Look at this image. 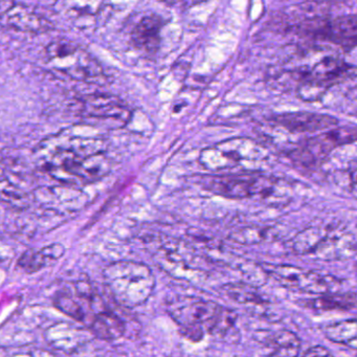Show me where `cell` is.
Segmentation results:
<instances>
[{"label":"cell","instance_id":"1","mask_svg":"<svg viewBox=\"0 0 357 357\" xmlns=\"http://www.w3.org/2000/svg\"><path fill=\"white\" fill-rule=\"evenodd\" d=\"M106 151L105 139L64 130L40 142L34 154L53 178L68 185H86L109 173L112 164Z\"/></svg>","mask_w":357,"mask_h":357},{"label":"cell","instance_id":"2","mask_svg":"<svg viewBox=\"0 0 357 357\" xmlns=\"http://www.w3.org/2000/svg\"><path fill=\"white\" fill-rule=\"evenodd\" d=\"M169 314L188 340L199 342L206 333L225 336L235 327L237 315L214 301L185 296L169 307Z\"/></svg>","mask_w":357,"mask_h":357},{"label":"cell","instance_id":"3","mask_svg":"<svg viewBox=\"0 0 357 357\" xmlns=\"http://www.w3.org/2000/svg\"><path fill=\"white\" fill-rule=\"evenodd\" d=\"M106 288L112 300L124 308L145 304L153 294L155 277L151 268L137 261H116L103 271Z\"/></svg>","mask_w":357,"mask_h":357},{"label":"cell","instance_id":"4","mask_svg":"<svg viewBox=\"0 0 357 357\" xmlns=\"http://www.w3.org/2000/svg\"><path fill=\"white\" fill-rule=\"evenodd\" d=\"M204 181L210 191L231 199L260 196L265 202L273 204L281 202L282 198L287 197L289 194L288 188L281 183L282 181L256 171L215 175Z\"/></svg>","mask_w":357,"mask_h":357},{"label":"cell","instance_id":"5","mask_svg":"<svg viewBox=\"0 0 357 357\" xmlns=\"http://www.w3.org/2000/svg\"><path fill=\"white\" fill-rule=\"evenodd\" d=\"M267 158V150L258 142L248 137H234L202 150L199 162L206 170L217 173L238 168L254 171Z\"/></svg>","mask_w":357,"mask_h":357},{"label":"cell","instance_id":"6","mask_svg":"<svg viewBox=\"0 0 357 357\" xmlns=\"http://www.w3.org/2000/svg\"><path fill=\"white\" fill-rule=\"evenodd\" d=\"M45 53L51 68L73 80L95 83L105 77L101 64L74 41L68 39L52 41Z\"/></svg>","mask_w":357,"mask_h":357},{"label":"cell","instance_id":"7","mask_svg":"<svg viewBox=\"0 0 357 357\" xmlns=\"http://www.w3.org/2000/svg\"><path fill=\"white\" fill-rule=\"evenodd\" d=\"M357 142V127H333L328 131L307 139L290 152V158L300 166H319L335 148Z\"/></svg>","mask_w":357,"mask_h":357},{"label":"cell","instance_id":"8","mask_svg":"<svg viewBox=\"0 0 357 357\" xmlns=\"http://www.w3.org/2000/svg\"><path fill=\"white\" fill-rule=\"evenodd\" d=\"M269 278H273L280 285L294 291L310 294H324L335 291L340 286V280L334 275L321 271L301 268L292 265L262 264Z\"/></svg>","mask_w":357,"mask_h":357},{"label":"cell","instance_id":"9","mask_svg":"<svg viewBox=\"0 0 357 357\" xmlns=\"http://www.w3.org/2000/svg\"><path fill=\"white\" fill-rule=\"evenodd\" d=\"M301 33L336 45L357 47V15L340 16L334 20L314 18L298 26Z\"/></svg>","mask_w":357,"mask_h":357},{"label":"cell","instance_id":"10","mask_svg":"<svg viewBox=\"0 0 357 357\" xmlns=\"http://www.w3.org/2000/svg\"><path fill=\"white\" fill-rule=\"evenodd\" d=\"M357 255V236L329 225L312 256L326 261L348 260Z\"/></svg>","mask_w":357,"mask_h":357},{"label":"cell","instance_id":"11","mask_svg":"<svg viewBox=\"0 0 357 357\" xmlns=\"http://www.w3.org/2000/svg\"><path fill=\"white\" fill-rule=\"evenodd\" d=\"M273 122L281 128L292 133H314L333 128L338 120L328 114L317 112H286L273 116Z\"/></svg>","mask_w":357,"mask_h":357},{"label":"cell","instance_id":"12","mask_svg":"<svg viewBox=\"0 0 357 357\" xmlns=\"http://www.w3.org/2000/svg\"><path fill=\"white\" fill-rule=\"evenodd\" d=\"M83 114L97 120L127 123L131 112L119 98L112 95H91L83 99Z\"/></svg>","mask_w":357,"mask_h":357},{"label":"cell","instance_id":"13","mask_svg":"<svg viewBox=\"0 0 357 357\" xmlns=\"http://www.w3.org/2000/svg\"><path fill=\"white\" fill-rule=\"evenodd\" d=\"M162 26L164 22L160 16L150 14L142 18L131 32L135 47L146 53H155L160 47Z\"/></svg>","mask_w":357,"mask_h":357},{"label":"cell","instance_id":"14","mask_svg":"<svg viewBox=\"0 0 357 357\" xmlns=\"http://www.w3.org/2000/svg\"><path fill=\"white\" fill-rule=\"evenodd\" d=\"M64 254H66V248L61 243L49 244L39 250L31 248L22 255L18 260L17 266L29 275L38 273L41 269L55 264Z\"/></svg>","mask_w":357,"mask_h":357},{"label":"cell","instance_id":"15","mask_svg":"<svg viewBox=\"0 0 357 357\" xmlns=\"http://www.w3.org/2000/svg\"><path fill=\"white\" fill-rule=\"evenodd\" d=\"M3 14H7L8 24L20 32L41 34L52 30L50 22L24 6H12Z\"/></svg>","mask_w":357,"mask_h":357},{"label":"cell","instance_id":"16","mask_svg":"<svg viewBox=\"0 0 357 357\" xmlns=\"http://www.w3.org/2000/svg\"><path fill=\"white\" fill-rule=\"evenodd\" d=\"M89 332L103 340H114L122 337L125 332V323L112 310L105 311L93 319L89 328Z\"/></svg>","mask_w":357,"mask_h":357},{"label":"cell","instance_id":"17","mask_svg":"<svg viewBox=\"0 0 357 357\" xmlns=\"http://www.w3.org/2000/svg\"><path fill=\"white\" fill-rule=\"evenodd\" d=\"M305 306L319 310L347 311L357 307V292H327L305 302Z\"/></svg>","mask_w":357,"mask_h":357},{"label":"cell","instance_id":"18","mask_svg":"<svg viewBox=\"0 0 357 357\" xmlns=\"http://www.w3.org/2000/svg\"><path fill=\"white\" fill-rule=\"evenodd\" d=\"M329 225H310L296 234L291 241L292 252L298 256H312L323 240Z\"/></svg>","mask_w":357,"mask_h":357},{"label":"cell","instance_id":"19","mask_svg":"<svg viewBox=\"0 0 357 357\" xmlns=\"http://www.w3.org/2000/svg\"><path fill=\"white\" fill-rule=\"evenodd\" d=\"M264 344L271 350L269 354L273 356H296L300 353V338L288 330H281L267 336Z\"/></svg>","mask_w":357,"mask_h":357},{"label":"cell","instance_id":"20","mask_svg":"<svg viewBox=\"0 0 357 357\" xmlns=\"http://www.w3.org/2000/svg\"><path fill=\"white\" fill-rule=\"evenodd\" d=\"M282 236V229L273 225H254L239 229L233 234L234 241L244 245H254L263 242L275 241Z\"/></svg>","mask_w":357,"mask_h":357},{"label":"cell","instance_id":"21","mask_svg":"<svg viewBox=\"0 0 357 357\" xmlns=\"http://www.w3.org/2000/svg\"><path fill=\"white\" fill-rule=\"evenodd\" d=\"M223 291L231 300L243 305H256L264 306L268 304V300L259 291L255 284L231 283L223 286Z\"/></svg>","mask_w":357,"mask_h":357},{"label":"cell","instance_id":"22","mask_svg":"<svg viewBox=\"0 0 357 357\" xmlns=\"http://www.w3.org/2000/svg\"><path fill=\"white\" fill-rule=\"evenodd\" d=\"M328 340L357 350V319L338 321L325 329Z\"/></svg>","mask_w":357,"mask_h":357},{"label":"cell","instance_id":"23","mask_svg":"<svg viewBox=\"0 0 357 357\" xmlns=\"http://www.w3.org/2000/svg\"><path fill=\"white\" fill-rule=\"evenodd\" d=\"M104 0H58L60 13L70 17H86L96 15L101 10Z\"/></svg>","mask_w":357,"mask_h":357},{"label":"cell","instance_id":"24","mask_svg":"<svg viewBox=\"0 0 357 357\" xmlns=\"http://www.w3.org/2000/svg\"><path fill=\"white\" fill-rule=\"evenodd\" d=\"M329 87L315 81H302L298 87V95L303 101H321Z\"/></svg>","mask_w":357,"mask_h":357},{"label":"cell","instance_id":"25","mask_svg":"<svg viewBox=\"0 0 357 357\" xmlns=\"http://www.w3.org/2000/svg\"><path fill=\"white\" fill-rule=\"evenodd\" d=\"M347 188L349 193L357 198V160H353L347 170Z\"/></svg>","mask_w":357,"mask_h":357},{"label":"cell","instance_id":"26","mask_svg":"<svg viewBox=\"0 0 357 357\" xmlns=\"http://www.w3.org/2000/svg\"><path fill=\"white\" fill-rule=\"evenodd\" d=\"M305 356H328L331 354L325 347L315 346L310 347L308 350L305 351L302 353Z\"/></svg>","mask_w":357,"mask_h":357},{"label":"cell","instance_id":"27","mask_svg":"<svg viewBox=\"0 0 357 357\" xmlns=\"http://www.w3.org/2000/svg\"><path fill=\"white\" fill-rule=\"evenodd\" d=\"M354 268H355V271H356V273H357V262H356V264H355Z\"/></svg>","mask_w":357,"mask_h":357}]
</instances>
